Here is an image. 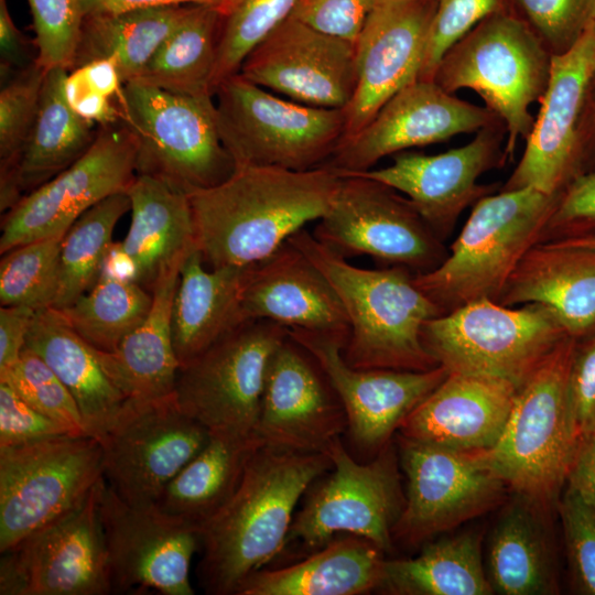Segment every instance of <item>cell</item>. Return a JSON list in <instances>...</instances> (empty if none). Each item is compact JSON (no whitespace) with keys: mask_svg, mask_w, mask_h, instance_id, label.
I'll use <instances>...</instances> for the list:
<instances>
[{"mask_svg":"<svg viewBox=\"0 0 595 595\" xmlns=\"http://www.w3.org/2000/svg\"><path fill=\"white\" fill-rule=\"evenodd\" d=\"M340 182L314 238L336 255L372 258L380 267H400L413 274L430 272L448 248L407 197L392 187L358 174Z\"/></svg>","mask_w":595,"mask_h":595,"instance_id":"4fadbf2b","label":"cell"},{"mask_svg":"<svg viewBox=\"0 0 595 595\" xmlns=\"http://www.w3.org/2000/svg\"><path fill=\"white\" fill-rule=\"evenodd\" d=\"M130 208L126 192L113 194L86 210L64 234L60 283L52 307L71 305L96 283L115 227Z\"/></svg>","mask_w":595,"mask_h":595,"instance_id":"60d3db41","label":"cell"},{"mask_svg":"<svg viewBox=\"0 0 595 595\" xmlns=\"http://www.w3.org/2000/svg\"><path fill=\"white\" fill-rule=\"evenodd\" d=\"M566 413L576 455L595 434V334L577 342L566 382Z\"/></svg>","mask_w":595,"mask_h":595,"instance_id":"f907efd6","label":"cell"},{"mask_svg":"<svg viewBox=\"0 0 595 595\" xmlns=\"http://www.w3.org/2000/svg\"><path fill=\"white\" fill-rule=\"evenodd\" d=\"M34 314L33 309L22 305L0 307V372L19 361Z\"/></svg>","mask_w":595,"mask_h":595,"instance_id":"9f6ffc18","label":"cell"},{"mask_svg":"<svg viewBox=\"0 0 595 595\" xmlns=\"http://www.w3.org/2000/svg\"><path fill=\"white\" fill-rule=\"evenodd\" d=\"M64 235L19 245L0 261L1 306L22 305L34 311L52 307L60 283V255Z\"/></svg>","mask_w":595,"mask_h":595,"instance_id":"b9f144b4","label":"cell"},{"mask_svg":"<svg viewBox=\"0 0 595 595\" xmlns=\"http://www.w3.org/2000/svg\"><path fill=\"white\" fill-rule=\"evenodd\" d=\"M188 7H151L86 15L73 68L110 58L125 84L134 82Z\"/></svg>","mask_w":595,"mask_h":595,"instance_id":"74e56055","label":"cell"},{"mask_svg":"<svg viewBox=\"0 0 595 595\" xmlns=\"http://www.w3.org/2000/svg\"><path fill=\"white\" fill-rule=\"evenodd\" d=\"M383 554L365 538L336 537L292 564L250 574L236 595H360L379 591Z\"/></svg>","mask_w":595,"mask_h":595,"instance_id":"4dcf8cb0","label":"cell"},{"mask_svg":"<svg viewBox=\"0 0 595 595\" xmlns=\"http://www.w3.org/2000/svg\"><path fill=\"white\" fill-rule=\"evenodd\" d=\"M45 73L34 62L6 80L0 91V178L18 163L37 113Z\"/></svg>","mask_w":595,"mask_h":595,"instance_id":"f6af8a7d","label":"cell"},{"mask_svg":"<svg viewBox=\"0 0 595 595\" xmlns=\"http://www.w3.org/2000/svg\"><path fill=\"white\" fill-rule=\"evenodd\" d=\"M248 268L209 269L196 247L187 253L172 307V340L180 366L249 321L242 307Z\"/></svg>","mask_w":595,"mask_h":595,"instance_id":"f1b7e54d","label":"cell"},{"mask_svg":"<svg viewBox=\"0 0 595 595\" xmlns=\"http://www.w3.org/2000/svg\"><path fill=\"white\" fill-rule=\"evenodd\" d=\"M242 307L248 320H266L334 339L345 347L349 323L326 277L288 240L249 266Z\"/></svg>","mask_w":595,"mask_h":595,"instance_id":"484cf974","label":"cell"},{"mask_svg":"<svg viewBox=\"0 0 595 595\" xmlns=\"http://www.w3.org/2000/svg\"><path fill=\"white\" fill-rule=\"evenodd\" d=\"M502 10L505 0H436L419 79L433 80L444 54L484 19Z\"/></svg>","mask_w":595,"mask_h":595,"instance_id":"681fc988","label":"cell"},{"mask_svg":"<svg viewBox=\"0 0 595 595\" xmlns=\"http://www.w3.org/2000/svg\"><path fill=\"white\" fill-rule=\"evenodd\" d=\"M65 68L45 73L37 113L12 173L0 178V209L6 213L23 196L77 161L94 142L97 129L68 106Z\"/></svg>","mask_w":595,"mask_h":595,"instance_id":"f546056e","label":"cell"},{"mask_svg":"<svg viewBox=\"0 0 595 595\" xmlns=\"http://www.w3.org/2000/svg\"><path fill=\"white\" fill-rule=\"evenodd\" d=\"M552 54L529 25L510 11L496 12L454 44L440 61L433 80L450 94L470 89L505 123L506 153L512 160L529 137L551 72Z\"/></svg>","mask_w":595,"mask_h":595,"instance_id":"5b68a950","label":"cell"},{"mask_svg":"<svg viewBox=\"0 0 595 595\" xmlns=\"http://www.w3.org/2000/svg\"><path fill=\"white\" fill-rule=\"evenodd\" d=\"M499 119L486 106L461 99L434 80L416 79L392 96L324 165L337 173L368 171L388 155L476 133Z\"/></svg>","mask_w":595,"mask_h":595,"instance_id":"7402d4cb","label":"cell"},{"mask_svg":"<svg viewBox=\"0 0 595 595\" xmlns=\"http://www.w3.org/2000/svg\"><path fill=\"white\" fill-rule=\"evenodd\" d=\"M556 507L573 588L578 594L595 595V508L569 486Z\"/></svg>","mask_w":595,"mask_h":595,"instance_id":"c3c4849f","label":"cell"},{"mask_svg":"<svg viewBox=\"0 0 595 595\" xmlns=\"http://www.w3.org/2000/svg\"><path fill=\"white\" fill-rule=\"evenodd\" d=\"M223 15L213 8L190 6L176 28L131 83L180 95H212Z\"/></svg>","mask_w":595,"mask_h":595,"instance_id":"f35d334b","label":"cell"},{"mask_svg":"<svg viewBox=\"0 0 595 595\" xmlns=\"http://www.w3.org/2000/svg\"><path fill=\"white\" fill-rule=\"evenodd\" d=\"M64 96L76 115L96 127L121 121L119 101L95 89L78 68L67 72Z\"/></svg>","mask_w":595,"mask_h":595,"instance_id":"11a10c76","label":"cell"},{"mask_svg":"<svg viewBox=\"0 0 595 595\" xmlns=\"http://www.w3.org/2000/svg\"><path fill=\"white\" fill-rule=\"evenodd\" d=\"M184 259L161 271L145 318L119 347L112 353L96 349L104 370L128 399H154L174 391L180 363L172 340V307Z\"/></svg>","mask_w":595,"mask_h":595,"instance_id":"1f68e13d","label":"cell"},{"mask_svg":"<svg viewBox=\"0 0 595 595\" xmlns=\"http://www.w3.org/2000/svg\"><path fill=\"white\" fill-rule=\"evenodd\" d=\"M35 32V63L71 71L85 18L82 0H28Z\"/></svg>","mask_w":595,"mask_h":595,"instance_id":"bcb514c9","label":"cell"},{"mask_svg":"<svg viewBox=\"0 0 595 595\" xmlns=\"http://www.w3.org/2000/svg\"><path fill=\"white\" fill-rule=\"evenodd\" d=\"M566 336L518 389L487 457L507 487L540 507L558 505L575 458L566 413V382L577 345Z\"/></svg>","mask_w":595,"mask_h":595,"instance_id":"8992f818","label":"cell"},{"mask_svg":"<svg viewBox=\"0 0 595 595\" xmlns=\"http://www.w3.org/2000/svg\"><path fill=\"white\" fill-rule=\"evenodd\" d=\"M326 277L349 323L345 361L358 369L423 371L440 366L421 340L424 323L444 314L400 267L365 269L336 255L302 228L288 238Z\"/></svg>","mask_w":595,"mask_h":595,"instance_id":"3957f363","label":"cell"},{"mask_svg":"<svg viewBox=\"0 0 595 595\" xmlns=\"http://www.w3.org/2000/svg\"><path fill=\"white\" fill-rule=\"evenodd\" d=\"M72 435L64 426L28 404L0 381V447Z\"/></svg>","mask_w":595,"mask_h":595,"instance_id":"db71d44e","label":"cell"},{"mask_svg":"<svg viewBox=\"0 0 595 595\" xmlns=\"http://www.w3.org/2000/svg\"><path fill=\"white\" fill-rule=\"evenodd\" d=\"M104 480L76 509L1 553L0 595L111 594L98 511Z\"/></svg>","mask_w":595,"mask_h":595,"instance_id":"ac0fdd59","label":"cell"},{"mask_svg":"<svg viewBox=\"0 0 595 595\" xmlns=\"http://www.w3.org/2000/svg\"><path fill=\"white\" fill-rule=\"evenodd\" d=\"M209 439V432L181 410L174 393L127 399L97 440L105 480L129 502H156L171 479Z\"/></svg>","mask_w":595,"mask_h":595,"instance_id":"9a60e30c","label":"cell"},{"mask_svg":"<svg viewBox=\"0 0 595 595\" xmlns=\"http://www.w3.org/2000/svg\"><path fill=\"white\" fill-rule=\"evenodd\" d=\"M595 234V172L576 176L560 194L539 242Z\"/></svg>","mask_w":595,"mask_h":595,"instance_id":"816d5d0a","label":"cell"},{"mask_svg":"<svg viewBox=\"0 0 595 595\" xmlns=\"http://www.w3.org/2000/svg\"><path fill=\"white\" fill-rule=\"evenodd\" d=\"M214 97L218 132L236 167H320L344 136L343 109L281 98L239 73L223 80Z\"/></svg>","mask_w":595,"mask_h":595,"instance_id":"9c48e42d","label":"cell"},{"mask_svg":"<svg viewBox=\"0 0 595 595\" xmlns=\"http://www.w3.org/2000/svg\"><path fill=\"white\" fill-rule=\"evenodd\" d=\"M136 176V140L129 127L123 121L98 127L94 142L77 161L4 213L0 253L64 235L90 207L127 192Z\"/></svg>","mask_w":595,"mask_h":595,"instance_id":"e0dca14e","label":"cell"},{"mask_svg":"<svg viewBox=\"0 0 595 595\" xmlns=\"http://www.w3.org/2000/svg\"><path fill=\"white\" fill-rule=\"evenodd\" d=\"M379 0H299L290 17L332 36L356 42Z\"/></svg>","mask_w":595,"mask_h":595,"instance_id":"f5cc1de1","label":"cell"},{"mask_svg":"<svg viewBox=\"0 0 595 595\" xmlns=\"http://www.w3.org/2000/svg\"><path fill=\"white\" fill-rule=\"evenodd\" d=\"M346 431L345 410L326 374L289 334L267 367L257 437L272 448L327 453Z\"/></svg>","mask_w":595,"mask_h":595,"instance_id":"ffe728a7","label":"cell"},{"mask_svg":"<svg viewBox=\"0 0 595 595\" xmlns=\"http://www.w3.org/2000/svg\"><path fill=\"white\" fill-rule=\"evenodd\" d=\"M100 277L138 283L137 264L121 241H112L109 245L102 259Z\"/></svg>","mask_w":595,"mask_h":595,"instance_id":"6125c7cd","label":"cell"},{"mask_svg":"<svg viewBox=\"0 0 595 595\" xmlns=\"http://www.w3.org/2000/svg\"><path fill=\"white\" fill-rule=\"evenodd\" d=\"M238 73L288 99L344 109L356 88V46L289 17L248 53Z\"/></svg>","mask_w":595,"mask_h":595,"instance_id":"44dd1931","label":"cell"},{"mask_svg":"<svg viewBox=\"0 0 595 595\" xmlns=\"http://www.w3.org/2000/svg\"><path fill=\"white\" fill-rule=\"evenodd\" d=\"M436 0H379L356 46L357 82L343 109L349 141L399 90L419 79ZM338 145V147H339Z\"/></svg>","mask_w":595,"mask_h":595,"instance_id":"d4e9b609","label":"cell"},{"mask_svg":"<svg viewBox=\"0 0 595 595\" xmlns=\"http://www.w3.org/2000/svg\"><path fill=\"white\" fill-rule=\"evenodd\" d=\"M482 538L467 531L426 543L419 555L386 560L379 591L394 595H489Z\"/></svg>","mask_w":595,"mask_h":595,"instance_id":"d590c367","label":"cell"},{"mask_svg":"<svg viewBox=\"0 0 595 595\" xmlns=\"http://www.w3.org/2000/svg\"><path fill=\"white\" fill-rule=\"evenodd\" d=\"M550 242H559V244L595 250V234L585 235V236L565 239V240L550 241Z\"/></svg>","mask_w":595,"mask_h":595,"instance_id":"be15d7a7","label":"cell"},{"mask_svg":"<svg viewBox=\"0 0 595 595\" xmlns=\"http://www.w3.org/2000/svg\"><path fill=\"white\" fill-rule=\"evenodd\" d=\"M130 228L121 241L138 268V283L151 292L161 271L195 248L188 195L160 180L137 174L126 192Z\"/></svg>","mask_w":595,"mask_h":595,"instance_id":"836d02e7","label":"cell"},{"mask_svg":"<svg viewBox=\"0 0 595 595\" xmlns=\"http://www.w3.org/2000/svg\"><path fill=\"white\" fill-rule=\"evenodd\" d=\"M569 336L547 306L472 301L426 321L421 340L448 372L507 380L518 389Z\"/></svg>","mask_w":595,"mask_h":595,"instance_id":"ba28073f","label":"cell"},{"mask_svg":"<svg viewBox=\"0 0 595 595\" xmlns=\"http://www.w3.org/2000/svg\"><path fill=\"white\" fill-rule=\"evenodd\" d=\"M595 71V23L566 52L552 55L547 90L517 166L499 191L533 187L560 194L576 176L577 136Z\"/></svg>","mask_w":595,"mask_h":595,"instance_id":"cb8c5ba5","label":"cell"},{"mask_svg":"<svg viewBox=\"0 0 595 595\" xmlns=\"http://www.w3.org/2000/svg\"><path fill=\"white\" fill-rule=\"evenodd\" d=\"M549 307L577 340L595 334V250L539 242L522 257L496 301Z\"/></svg>","mask_w":595,"mask_h":595,"instance_id":"83f0119b","label":"cell"},{"mask_svg":"<svg viewBox=\"0 0 595 595\" xmlns=\"http://www.w3.org/2000/svg\"><path fill=\"white\" fill-rule=\"evenodd\" d=\"M506 126L501 119L475 133L466 144L437 154L400 152L392 163L358 174L379 181L407 196L433 232L445 241L467 208L499 191L501 184L478 182L508 161Z\"/></svg>","mask_w":595,"mask_h":595,"instance_id":"d6986e66","label":"cell"},{"mask_svg":"<svg viewBox=\"0 0 595 595\" xmlns=\"http://www.w3.org/2000/svg\"><path fill=\"white\" fill-rule=\"evenodd\" d=\"M214 96L125 84L120 117L136 140V172L186 195L227 180L236 164L217 128Z\"/></svg>","mask_w":595,"mask_h":595,"instance_id":"52a82bcc","label":"cell"},{"mask_svg":"<svg viewBox=\"0 0 595 595\" xmlns=\"http://www.w3.org/2000/svg\"><path fill=\"white\" fill-rule=\"evenodd\" d=\"M299 0H236L223 18L210 93L238 74L248 53L288 19Z\"/></svg>","mask_w":595,"mask_h":595,"instance_id":"7bdbcfd3","label":"cell"},{"mask_svg":"<svg viewBox=\"0 0 595 595\" xmlns=\"http://www.w3.org/2000/svg\"><path fill=\"white\" fill-rule=\"evenodd\" d=\"M85 17L91 14L117 13L121 11L167 6H205L226 17L236 0H82Z\"/></svg>","mask_w":595,"mask_h":595,"instance_id":"680465c9","label":"cell"},{"mask_svg":"<svg viewBox=\"0 0 595 595\" xmlns=\"http://www.w3.org/2000/svg\"><path fill=\"white\" fill-rule=\"evenodd\" d=\"M545 511L516 495L496 523L488 549V580L501 595L559 593L555 553Z\"/></svg>","mask_w":595,"mask_h":595,"instance_id":"e575fe53","label":"cell"},{"mask_svg":"<svg viewBox=\"0 0 595 595\" xmlns=\"http://www.w3.org/2000/svg\"><path fill=\"white\" fill-rule=\"evenodd\" d=\"M407 491L392 539L419 545L501 502L505 482L486 451L463 452L397 434Z\"/></svg>","mask_w":595,"mask_h":595,"instance_id":"5bb4252c","label":"cell"},{"mask_svg":"<svg viewBox=\"0 0 595 595\" xmlns=\"http://www.w3.org/2000/svg\"><path fill=\"white\" fill-rule=\"evenodd\" d=\"M340 175L329 166L295 171L240 166L188 195L195 246L209 268L255 264L328 210Z\"/></svg>","mask_w":595,"mask_h":595,"instance_id":"6da1fadb","label":"cell"},{"mask_svg":"<svg viewBox=\"0 0 595 595\" xmlns=\"http://www.w3.org/2000/svg\"><path fill=\"white\" fill-rule=\"evenodd\" d=\"M25 347L52 368L74 397L85 433L98 440L128 399L104 370L97 351L55 312L35 311Z\"/></svg>","mask_w":595,"mask_h":595,"instance_id":"d6a6232c","label":"cell"},{"mask_svg":"<svg viewBox=\"0 0 595 595\" xmlns=\"http://www.w3.org/2000/svg\"><path fill=\"white\" fill-rule=\"evenodd\" d=\"M0 56L1 75L6 80L35 62L30 57L28 42L13 22L6 0H0Z\"/></svg>","mask_w":595,"mask_h":595,"instance_id":"6f0895ef","label":"cell"},{"mask_svg":"<svg viewBox=\"0 0 595 595\" xmlns=\"http://www.w3.org/2000/svg\"><path fill=\"white\" fill-rule=\"evenodd\" d=\"M331 468L327 453L258 446L236 490L199 527L196 575L205 593L236 595L246 577L281 555L298 502Z\"/></svg>","mask_w":595,"mask_h":595,"instance_id":"7a4b0ae2","label":"cell"},{"mask_svg":"<svg viewBox=\"0 0 595 595\" xmlns=\"http://www.w3.org/2000/svg\"><path fill=\"white\" fill-rule=\"evenodd\" d=\"M517 392L504 379L448 372L404 418L397 434L455 451H487L500 437Z\"/></svg>","mask_w":595,"mask_h":595,"instance_id":"4316f807","label":"cell"},{"mask_svg":"<svg viewBox=\"0 0 595 595\" xmlns=\"http://www.w3.org/2000/svg\"><path fill=\"white\" fill-rule=\"evenodd\" d=\"M111 594L193 595L190 567L199 529L152 504H132L104 480L98 502Z\"/></svg>","mask_w":595,"mask_h":595,"instance_id":"2e32d148","label":"cell"},{"mask_svg":"<svg viewBox=\"0 0 595 595\" xmlns=\"http://www.w3.org/2000/svg\"><path fill=\"white\" fill-rule=\"evenodd\" d=\"M289 334L326 374L345 410L351 445L363 455L374 457L390 443L404 418L448 375L441 365L423 371L354 368L340 343L301 329Z\"/></svg>","mask_w":595,"mask_h":595,"instance_id":"603a6c76","label":"cell"},{"mask_svg":"<svg viewBox=\"0 0 595 595\" xmlns=\"http://www.w3.org/2000/svg\"><path fill=\"white\" fill-rule=\"evenodd\" d=\"M566 486L595 508V434L575 455Z\"/></svg>","mask_w":595,"mask_h":595,"instance_id":"94428289","label":"cell"},{"mask_svg":"<svg viewBox=\"0 0 595 595\" xmlns=\"http://www.w3.org/2000/svg\"><path fill=\"white\" fill-rule=\"evenodd\" d=\"M327 454L331 473L310 487L303 507L294 515L283 551L296 548L305 556L340 533L365 538L385 553L390 552L392 531L405 502L397 447L390 442L361 463L338 437Z\"/></svg>","mask_w":595,"mask_h":595,"instance_id":"30bf717a","label":"cell"},{"mask_svg":"<svg viewBox=\"0 0 595 595\" xmlns=\"http://www.w3.org/2000/svg\"><path fill=\"white\" fill-rule=\"evenodd\" d=\"M552 55L569 51L595 23V0H505Z\"/></svg>","mask_w":595,"mask_h":595,"instance_id":"7dc6e473","label":"cell"},{"mask_svg":"<svg viewBox=\"0 0 595 595\" xmlns=\"http://www.w3.org/2000/svg\"><path fill=\"white\" fill-rule=\"evenodd\" d=\"M151 304L152 293L142 285L100 277L71 305L52 309L91 347L112 353L142 323Z\"/></svg>","mask_w":595,"mask_h":595,"instance_id":"ab89813d","label":"cell"},{"mask_svg":"<svg viewBox=\"0 0 595 595\" xmlns=\"http://www.w3.org/2000/svg\"><path fill=\"white\" fill-rule=\"evenodd\" d=\"M257 437L210 435L208 443L166 485L156 504L198 529L232 495Z\"/></svg>","mask_w":595,"mask_h":595,"instance_id":"8d00e7d4","label":"cell"},{"mask_svg":"<svg viewBox=\"0 0 595 595\" xmlns=\"http://www.w3.org/2000/svg\"><path fill=\"white\" fill-rule=\"evenodd\" d=\"M104 478L91 436L0 447V553L80 506Z\"/></svg>","mask_w":595,"mask_h":595,"instance_id":"8fae6325","label":"cell"},{"mask_svg":"<svg viewBox=\"0 0 595 595\" xmlns=\"http://www.w3.org/2000/svg\"><path fill=\"white\" fill-rule=\"evenodd\" d=\"M560 194L524 187L482 197L445 260L414 274V284L444 314L472 301H497L522 257L539 244Z\"/></svg>","mask_w":595,"mask_h":595,"instance_id":"277c9868","label":"cell"},{"mask_svg":"<svg viewBox=\"0 0 595 595\" xmlns=\"http://www.w3.org/2000/svg\"><path fill=\"white\" fill-rule=\"evenodd\" d=\"M28 404L64 426L72 435L87 436L78 405L52 368L32 349L24 347L19 361L0 372Z\"/></svg>","mask_w":595,"mask_h":595,"instance_id":"ee69618b","label":"cell"},{"mask_svg":"<svg viewBox=\"0 0 595 595\" xmlns=\"http://www.w3.org/2000/svg\"><path fill=\"white\" fill-rule=\"evenodd\" d=\"M578 175L595 172V71L589 79L577 136Z\"/></svg>","mask_w":595,"mask_h":595,"instance_id":"91938a15","label":"cell"},{"mask_svg":"<svg viewBox=\"0 0 595 595\" xmlns=\"http://www.w3.org/2000/svg\"><path fill=\"white\" fill-rule=\"evenodd\" d=\"M288 335L280 324L249 320L181 365L173 391L181 410L210 435L255 436L267 367Z\"/></svg>","mask_w":595,"mask_h":595,"instance_id":"7c38bea8","label":"cell"}]
</instances>
